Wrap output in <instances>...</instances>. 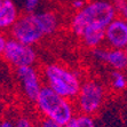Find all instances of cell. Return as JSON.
I'll list each match as a JSON object with an SVG mask.
<instances>
[{"instance_id": "17", "label": "cell", "mask_w": 127, "mask_h": 127, "mask_svg": "<svg viewBox=\"0 0 127 127\" xmlns=\"http://www.w3.org/2000/svg\"><path fill=\"white\" fill-rule=\"evenodd\" d=\"M38 127H64V126L57 124V123L50 120V119L41 118V120L39 121V124H38Z\"/></svg>"}, {"instance_id": "24", "label": "cell", "mask_w": 127, "mask_h": 127, "mask_svg": "<svg viewBox=\"0 0 127 127\" xmlns=\"http://www.w3.org/2000/svg\"><path fill=\"white\" fill-rule=\"evenodd\" d=\"M126 50H127V48H126Z\"/></svg>"}, {"instance_id": "23", "label": "cell", "mask_w": 127, "mask_h": 127, "mask_svg": "<svg viewBox=\"0 0 127 127\" xmlns=\"http://www.w3.org/2000/svg\"><path fill=\"white\" fill-rule=\"evenodd\" d=\"M0 126H1V119H0Z\"/></svg>"}, {"instance_id": "8", "label": "cell", "mask_w": 127, "mask_h": 127, "mask_svg": "<svg viewBox=\"0 0 127 127\" xmlns=\"http://www.w3.org/2000/svg\"><path fill=\"white\" fill-rule=\"evenodd\" d=\"M92 57L98 63L109 65L112 70L125 71L127 70V50L116 48L98 47L92 49Z\"/></svg>"}, {"instance_id": "20", "label": "cell", "mask_w": 127, "mask_h": 127, "mask_svg": "<svg viewBox=\"0 0 127 127\" xmlns=\"http://www.w3.org/2000/svg\"><path fill=\"white\" fill-rule=\"evenodd\" d=\"M0 127H15L14 123L9 119H5V120H1V126Z\"/></svg>"}, {"instance_id": "15", "label": "cell", "mask_w": 127, "mask_h": 127, "mask_svg": "<svg viewBox=\"0 0 127 127\" xmlns=\"http://www.w3.org/2000/svg\"><path fill=\"white\" fill-rule=\"evenodd\" d=\"M42 0H22V7L25 13H34L39 8Z\"/></svg>"}, {"instance_id": "12", "label": "cell", "mask_w": 127, "mask_h": 127, "mask_svg": "<svg viewBox=\"0 0 127 127\" xmlns=\"http://www.w3.org/2000/svg\"><path fill=\"white\" fill-rule=\"evenodd\" d=\"M64 127H96L93 116L78 112Z\"/></svg>"}, {"instance_id": "22", "label": "cell", "mask_w": 127, "mask_h": 127, "mask_svg": "<svg viewBox=\"0 0 127 127\" xmlns=\"http://www.w3.org/2000/svg\"><path fill=\"white\" fill-rule=\"evenodd\" d=\"M2 1H3V0H0V6L2 5Z\"/></svg>"}, {"instance_id": "3", "label": "cell", "mask_w": 127, "mask_h": 127, "mask_svg": "<svg viewBox=\"0 0 127 127\" xmlns=\"http://www.w3.org/2000/svg\"><path fill=\"white\" fill-rule=\"evenodd\" d=\"M72 100L62 97L52 88L45 85L35 101V109L42 118H47L65 126L77 115V108Z\"/></svg>"}, {"instance_id": "18", "label": "cell", "mask_w": 127, "mask_h": 127, "mask_svg": "<svg viewBox=\"0 0 127 127\" xmlns=\"http://www.w3.org/2000/svg\"><path fill=\"white\" fill-rule=\"evenodd\" d=\"M86 0H71V7L73 8L74 12L83 9L86 6Z\"/></svg>"}, {"instance_id": "5", "label": "cell", "mask_w": 127, "mask_h": 127, "mask_svg": "<svg viewBox=\"0 0 127 127\" xmlns=\"http://www.w3.org/2000/svg\"><path fill=\"white\" fill-rule=\"evenodd\" d=\"M105 98L106 91L103 84L95 79H87L83 81L81 88L74 98V105L80 113L93 116L101 110Z\"/></svg>"}, {"instance_id": "16", "label": "cell", "mask_w": 127, "mask_h": 127, "mask_svg": "<svg viewBox=\"0 0 127 127\" xmlns=\"http://www.w3.org/2000/svg\"><path fill=\"white\" fill-rule=\"evenodd\" d=\"M14 126L15 127H35V125L30 117H28V116H20L14 121Z\"/></svg>"}, {"instance_id": "1", "label": "cell", "mask_w": 127, "mask_h": 127, "mask_svg": "<svg viewBox=\"0 0 127 127\" xmlns=\"http://www.w3.org/2000/svg\"><path fill=\"white\" fill-rule=\"evenodd\" d=\"M60 17L54 10L24 13L10 29V37L25 45L38 44L40 40L57 32Z\"/></svg>"}, {"instance_id": "13", "label": "cell", "mask_w": 127, "mask_h": 127, "mask_svg": "<svg viewBox=\"0 0 127 127\" xmlns=\"http://www.w3.org/2000/svg\"><path fill=\"white\" fill-rule=\"evenodd\" d=\"M110 85L116 92H123L127 88V77L123 71L113 70L110 76Z\"/></svg>"}, {"instance_id": "10", "label": "cell", "mask_w": 127, "mask_h": 127, "mask_svg": "<svg viewBox=\"0 0 127 127\" xmlns=\"http://www.w3.org/2000/svg\"><path fill=\"white\" fill-rule=\"evenodd\" d=\"M20 16L21 13L14 0H3L0 6V31H10Z\"/></svg>"}, {"instance_id": "4", "label": "cell", "mask_w": 127, "mask_h": 127, "mask_svg": "<svg viewBox=\"0 0 127 127\" xmlns=\"http://www.w3.org/2000/svg\"><path fill=\"white\" fill-rule=\"evenodd\" d=\"M42 78L46 86L68 100H74L83 81L77 71L63 64L49 63L42 69Z\"/></svg>"}, {"instance_id": "19", "label": "cell", "mask_w": 127, "mask_h": 127, "mask_svg": "<svg viewBox=\"0 0 127 127\" xmlns=\"http://www.w3.org/2000/svg\"><path fill=\"white\" fill-rule=\"evenodd\" d=\"M8 39L5 34V32L2 31H0V56H2L3 54V50L6 48V45H7V41H8Z\"/></svg>"}, {"instance_id": "11", "label": "cell", "mask_w": 127, "mask_h": 127, "mask_svg": "<svg viewBox=\"0 0 127 127\" xmlns=\"http://www.w3.org/2000/svg\"><path fill=\"white\" fill-rule=\"evenodd\" d=\"M79 38L85 47L95 49L105 42V29L98 25H88L84 29Z\"/></svg>"}, {"instance_id": "14", "label": "cell", "mask_w": 127, "mask_h": 127, "mask_svg": "<svg viewBox=\"0 0 127 127\" xmlns=\"http://www.w3.org/2000/svg\"><path fill=\"white\" fill-rule=\"evenodd\" d=\"M115 7L117 16L127 21V0H111Z\"/></svg>"}, {"instance_id": "6", "label": "cell", "mask_w": 127, "mask_h": 127, "mask_svg": "<svg viewBox=\"0 0 127 127\" xmlns=\"http://www.w3.org/2000/svg\"><path fill=\"white\" fill-rule=\"evenodd\" d=\"M2 57L14 69L23 66H33L38 60V53L33 46L25 45L14 38H9Z\"/></svg>"}, {"instance_id": "9", "label": "cell", "mask_w": 127, "mask_h": 127, "mask_svg": "<svg viewBox=\"0 0 127 127\" xmlns=\"http://www.w3.org/2000/svg\"><path fill=\"white\" fill-rule=\"evenodd\" d=\"M108 48H127V21L117 17L105 28V42Z\"/></svg>"}, {"instance_id": "7", "label": "cell", "mask_w": 127, "mask_h": 127, "mask_svg": "<svg viewBox=\"0 0 127 127\" xmlns=\"http://www.w3.org/2000/svg\"><path fill=\"white\" fill-rule=\"evenodd\" d=\"M15 74L18 80L20 87L22 89L23 96L27 101L35 103L38 95L44 87L42 85V76L35 66H23L15 69Z\"/></svg>"}, {"instance_id": "2", "label": "cell", "mask_w": 127, "mask_h": 127, "mask_svg": "<svg viewBox=\"0 0 127 127\" xmlns=\"http://www.w3.org/2000/svg\"><path fill=\"white\" fill-rule=\"evenodd\" d=\"M117 17V12L110 0H93L80 10L74 12L69 21L71 32L80 37L88 25H98L105 29Z\"/></svg>"}, {"instance_id": "21", "label": "cell", "mask_w": 127, "mask_h": 127, "mask_svg": "<svg viewBox=\"0 0 127 127\" xmlns=\"http://www.w3.org/2000/svg\"><path fill=\"white\" fill-rule=\"evenodd\" d=\"M1 111H2V102L0 101V112H1Z\"/></svg>"}]
</instances>
